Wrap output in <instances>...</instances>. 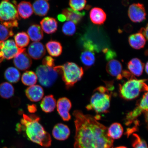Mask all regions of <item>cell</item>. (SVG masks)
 Instances as JSON below:
<instances>
[{
	"label": "cell",
	"instance_id": "1",
	"mask_svg": "<svg viewBox=\"0 0 148 148\" xmlns=\"http://www.w3.org/2000/svg\"><path fill=\"white\" fill-rule=\"evenodd\" d=\"M75 134L74 148H112L114 140L107 134L108 128L95 116L79 110L73 112Z\"/></svg>",
	"mask_w": 148,
	"mask_h": 148
},
{
	"label": "cell",
	"instance_id": "2",
	"mask_svg": "<svg viewBox=\"0 0 148 148\" xmlns=\"http://www.w3.org/2000/svg\"><path fill=\"white\" fill-rule=\"evenodd\" d=\"M40 118L36 115L23 114L21 124L17 125L16 130L25 131L28 138L33 143L49 147L51 145V136L40 124Z\"/></svg>",
	"mask_w": 148,
	"mask_h": 148
},
{
	"label": "cell",
	"instance_id": "3",
	"mask_svg": "<svg viewBox=\"0 0 148 148\" xmlns=\"http://www.w3.org/2000/svg\"><path fill=\"white\" fill-rule=\"evenodd\" d=\"M111 88L100 86L94 90L90 103L86 107L88 110H93L97 114L107 113L110 106L112 92Z\"/></svg>",
	"mask_w": 148,
	"mask_h": 148
},
{
	"label": "cell",
	"instance_id": "4",
	"mask_svg": "<svg viewBox=\"0 0 148 148\" xmlns=\"http://www.w3.org/2000/svg\"><path fill=\"white\" fill-rule=\"evenodd\" d=\"M127 79V81L119 86L120 95L123 99L131 100L138 97L142 92L147 91V79H138L134 75Z\"/></svg>",
	"mask_w": 148,
	"mask_h": 148
},
{
	"label": "cell",
	"instance_id": "5",
	"mask_svg": "<svg viewBox=\"0 0 148 148\" xmlns=\"http://www.w3.org/2000/svg\"><path fill=\"white\" fill-rule=\"evenodd\" d=\"M54 69L62 76L66 88L69 89L80 80L84 75L82 67L73 62H67L62 65L55 66Z\"/></svg>",
	"mask_w": 148,
	"mask_h": 148
},
{
	"label": "cell",
	"instance_id": "6",
	"mask_svg": "<svg viewBox=\"0 0 148 148\" xmlns=\"http://www.w3.org/2000/svg\"><path fill=\"white\" fill-rule=\"evenodd\" d=\"M20 18L15 1L3 0L0 3V21L5 26L12 29L17 27Z\"/></svg>",
	"mask_w": 148,
	"mask_h": 148
},
{
	"label": "cell",
	"instance_id": "7",
	"mask_svg": "<svg viewBox=\"0 0 148 148\" xmlns=\"http://www.w3.org/2000/svg\"><path fill=\"white\" fill-rule=\"evenodd\" d=\"M53 67L42 65L37 68L36 75L42 86L50 87L57 80L59 74Z\"/></svg>",
	"mask_w": 148,
	"mask_h": 148
},
{
	"label": "cell",
	"instance_id": "8",
	"mask_svg": "<svg viewBox=\"0 0 148 148\" xmlns=\"http://www.w3.org/2000/svg\"><path fill=\"white\" fill-rule=\"evenodd\" d=\"M1 49L3 58L7 60L14 58L18 53L25 50L18 47L14 40H11L3 42Z\"/></svg>",
	"mask_w": 148,
	"mask_h": 148
},
{
	"label": "cell",
	"instance_id": "9",
	"mask_svg": "<svg viewBox=\"0 0 148 148\" xmlns=\"http://www.w3.org/2000/svg\"><path fill=\"white\" fill-rule=\"evenodd\" d=\"M128 15L131 21L134 23H140L146 19L147 13L144 5L138 3H133L130 6Z\"/></svg>",
	"mask_w": 148,
	"mask_h": 148
},
{
	"label": "cell",
	"instance_id": "10",
	"mask_svg": "<svg viewBox=\"0 0 148 148\" xmlns=\"http://www.w3.org/2000/svg\"><path fill=\"white\" fill-rule=\"evenodd\" d=\"M57 112L64 121H67L71 119L69 111L72 107V103L69 99L66 97L60 98L56 103Z\"/></svg>",
	"mask_w": 148,
	"mask_h": 148
},
{
	"label": "cell",
	"instance_id": "11",
	"mask_svg": "<svg viewBox=\"0 0 148 148\" xmlns=\"http://www.w3.org/2000/svg\"><path fill=\"white\" fill-rule=\"evenodd\" d=\"M14 63L18 69L24 71L28 69L31 67L32 62L31 57L25 50L14 57Z\"/></svg>",
	"mask_w": 148,
	"mask_h": 148
},
{
	"label": "cell",
	"instance_id": "12",
	"mask_svg": "<svg viewBox=\"0 0 148 148\" xmlns=\"http://www.w3.org/2000/svg\"><path fill=\"white\" fill-rule=\"evenodd\" d=\"M28 53L29 57L34 60H40L45 54V47L41 42H34L29 46Z\"/></svg>",
	"mask_w": 148,
	"mask_h": 148
},
{
	"label": "cell",
	"instance_id": "13",
	"mask_svg": "<svg viewBox=\"0 0 148 148\" xmlns=\"http://www.w3.org/2000/svg\"><path fill=\"white\" fill-rule=\"evenodd\" d=\"M106 69L107 73L112 77H116L118 80L122 79L121 74L123 72V66L119 61L111 60L107 63Z\"/></svg>",
	"mask_w": 148,
	"mask_h": 148
},
{
	"label": "cell",
	"instance_id": "14",
	"mask_svg": "<svg viewBox=\"0 0 148 148\" xmlns=\"http://www.w3.org/2000/svg\"><path fill=\"white\" fill-rule=\"evenodd\" d=\"M25 95L29 100L38 102L41 100L44 95L42 87L38 85L29 86L25 90Z\"/></svg>",
	"mask_w": 148,
	"mask_h": 148
},
{
	"label": "cell",
	"instance_id": "15",
	"mask_svg": "<svg viewBox=\"0 0 148 148\" xmlns=\"http://www.w3.org/2000/svg\"><path fill=\"white\" fill-rule=\"evenodd\" d=\"M70 134V129L67 125L62 123L57 124L53 127V136L57 140H64L69 138Z\"/></svg>",
	"mask_w": 148,
	"mask_h": 148
},
{
	"label": "cell",
	"instance_id": "16",
	"mask_svg": "<svg viewBox=\"0 0 148 148\" xmlns=\"http://www.w3.org/2000/svg\"><path fill=\"white\" fill-rule=\"evenodd\" d=\"M90 17L92 23L100 25L104 23L107 16L106 13L102 9L99 7H94L90 11Z\"/></svg>",
	"mask_w": 148,
	"mask_h": 148
},
{
	"label": "cell",
	"instance_id": "17",
	"mask_svg": "<svg viewBox=\"0 0 148 148\" xmlns=\"http://www.w3.org/2000/svg\"><path fill=\"white\" fill-rule=\"evenodd\" d=\"M42 30L47 34L54 33L57 30L58 23L56 20L53 18H44L40 22Z\"/></svg>",
	"mask_w": 148,
	"mask_h": 148
},
{
	"label": "cell",
	"instance_id": "18",
	"mask_svg": "<svg viewBox=\"0 0 148 148\" xmlns=\"http://www.w3.org/2000/svg\"><path fill=\"white\" fill-rule=\"evenodd\" d=\"M144 64L140 59L134 58L127 64V68L133 75L139 77L143 73Z\"/></svg>",
	"mask_w": 148,
	"mask_h": 148
},
{
	"label": "cell",
	"instance_id": "19",
	"mask_svg": "<svg viewBox=\"0 0 148 148\" xmlns=\"http://www.w3.org/2000/svg\"><path fill=\"white\" fill-rule=\"evenodd\" d=\"M128 40L130 45L136 49H140L144 47L147 41L145 37L140 33L131 35L129 37Z\"/></svg>",
	"mask_w": 148,
	"mask_h": 148
},
{
	"label": "cell",
	"instance_id": "20",
	"mask_svg": "<svg viewBox=\"0 0 148 148\" xmlns=\"http://www.w3.org/2000/svg\"><path fill=\"white\" fill-rule=\"evenodd\" d=\"M18 15L23 19H26L32 16L33 12V7L28 1H23L17 5Z\"/></svg>",
	"mask_w": 148,
	"mask_h": 148
},
{
	"label": "cell",
	"instance_id": "21",
	"mask_svg": "<svg viewBox=\"0 0 148 148\" xmlns=\"http://www.w3.org/2000/svg\"><path fill=\"white\" fill-rule=\"evenodd\" d=\"M33 12L37 15L44 16L46 15L49 9V5L45 0H36L33 5Z\"/></svg>",
	"mask_w": 148,
	"mask_h": 148
},
{
	"label": "cell",
	"instance_id": "22",
	"mask_svg": "<svg viewBox=\"0 0 148 148\" xmlns=\"http://www.w3.org/2000/svg\"><path fill=\"white\" fill-rule=\"evenodd\" d=\"M62 14L66 16V20L71 21L75 24L80 22L85 14L84 12H80L70 8H66L62 11Z\"/></svg>",
	"mask_w": 148,
	"mask_h": 148
},
{
	"label": "cell",
	"instance_id": "23",
	"mask_svg": "<svg viewBox=\"0 0 148 148\" xmlns=\"http://www.w3.org/2000/svg\"><path fill=\"white\" fill-rule=\"evenodd\" d=\"M56 101L52 95L45 96L42 99L40 106L42 111L46 113L53 112L56 107Z\"/></svg>",
	"mask_w": 148,
	"mask_h": 148
},
{
	"label": "cell",
	"instance_id": "24",
	"mask_svg": "<svg viewBox=\"0 0 148 148\" xmlns=\"http://www.w3.org/2000/svg\"><path fill=\"white\" fill-rule=\"evenodd\" d=\"M27 34L31 40L34 42H38L43 38V33L41 27L38 25L30 26L27 30Z\"/></svg>",
	"mask_w": 148,
	"mask_h": 148
},
{
	"label": "cell",
	"instance_id": "25",
	"mask_svg": "<svg viewBox=\"0 0 148 148\" xmlns=\"http://www.w3.org/2000/svg\"><path fill=\"white\" fill-rule=\"evenodd\" d=\"M46 47L48 53L52 56L58 57L62 53V46L58 41L51 40L46 44Z\"/></svg>",
	"mask_w": 148,
	"mask_h": 148
},
{
	"label": "cell",
	"instance_id": "26",
	"mask_svg": "<svg viewBox=\"0 0 148 148\" xmlns=\"http://www.w3.org/2000/svg\"><path fill=\"white\" fill-rule=\"evenodd\" d=\"M148 112L145 111L140 105L137 103V106L134 110L127 114L126 118L125 124L127 125H131L137 118L139 116L143 113L146 114H148Z\"/></svg>",
	"mask_w": 148,
	"mask_h": 148
},
{
	"label": "cell",
	"instance_id": "27",
	"mask_svg": "<svg viewBox=\"0 0 148 148\" xmlns=\"http://www.w3.org/2000/svg\"><path fill=\"white\" fill-rule=\"evenodd\" d=\"M123 132V127L119 123H112L107 130V134L108 136L113 140L121 138Z\"/></svg>",
	"mask_w": 148,
	"mask_h": 148
},
{
	"label": "cell",
	"instance_id": "28",
	"mask_svg": "<svg viewBox=\"0 0 148 148\" xmlns=\"http://www.w3.org/2000/svg\"><path fill=\"white\" fill-rule=\"evenodd\" d=\"M80 58L82 63L86 68L90 67L95 63V57L93 51L85 50L81 53Z\"/></svg>",
	"mask_w": 148,
	"mask_h": 148
},
{
	"label": "cell",
	"instance_id": "29",
	"mask_svg": "<svg viewBox=\"0 0 148 148\" xmlns=\"http://www.w3.org/2000/svg\"><path fill=\"white\" fill-rule=\"evenodd\" d=\"M20 73L16 68L9 67L5 70L4 74L5 77L8 82L12 83H16L18 82L20 78Z\"/></svg>",
	"mask_w": 148,
	"mask_h": 148
},
{
	"label": "cell",
	"instance_id": "30",
	"mask_svg": "<svg viewBox=\"0 0 148 148\" xmlns=\"http://www.w3.org/2000/svg\"><path fill=\"white\" fill-rule=\"evenodd\" d=\"M14 92V87L10 83L4 82L0 84V96L3 99H8L12 97Z\"/></svg>",
	"mask_w": 148,
	"mask_h": 148
},
{
	"label": "cell",
	"instance_id": "31",
	"mask_svg": "<svg viewBox=\"0 0 148 148\" xmlns=\"http://www.w3.org/2000/svg\"><path fill=\"white\" fill-rule=\"evenodd\" d=\"M36 74L32 71H26L22 76V82L25 86H30L35 85L38 80Z\"/></svg>",
	"mask_w": 148,
	"mask_h": 148
},
{
	"label": "cell",
	"instance_id": "32",
	"mask_svg": "<svg viewBox=\"0 0 148 148\" xmlns=\"http://www.w3.org/2000/svg\"><path fill=\"white\" fill-rule=\"evenodd\" d=\"M14 39L16 45L20 49H24L29 43V37L25 32L18 33L14 36Z\"/></svg>",
	"mask_w": 148,
	"mask_h": 148
},
{
	"label": "cell",
	"instance_id": "33",
	"mask_svg": "<svg viewBox=\"0 0 148 148\" xmlns=\"http://www.w3.org/2000/svg\"><path fill=\"white\" fill-rule=\"evenodd\" d=\"M75 24L71 21H68L62 26V30L64 34L66 36H73L76 31Z\"/></svg>",
	"mask_w": 148,
	"mask_h": 148
},
{
	"label": "cell",
	"instance_id": "34",
	"mask_svg": "<svg viewBox=\"0 0 148 148\" xmlns=\"http://www.w3.org/2000/svg\"><path fill=\"white\" fill-rule=\"evenodd\" d=\"M14 34L12 29L0 24V42H4Z\"/></svg>",
	"mask_w": 148,
	"mask_h": 148
},
{
	"label": "cell",
	"instance_id": "35",
	"mask_svg": "<svg viewBox=\"0 0 148 148\" xmlns=\"http://www.w3.org/2000/svg\"><path fill=\"white\" fill-rule=\"evenodd\" d=\"M86 3V0H69V5L73 10L79 12L85 8Z\"/></svg>",
	"mask_w": 148,
	"mask_h": 148
},
{
	"label": "cell",
	"instance_id": "36",
	"mask_svg": "<svg viewBox=\"0 0 148 148\" xmlns=\"http://www.w3.org/2000/svg\"><path fill=\"white\" fill-rule=\"evenodd\" d=\"M132 146L134 148H147V143L136 134H133Z\"/></svg>",
	"mask_w": 148,
	"mask_h": 148
},
{
	"label": "cell",
	"instance_id": "37",
	"mask_svg": "<svg viewBox=\"0 0 148 148\" xmlns=\"http://www.w3.org/2000/svg\"><path fill=\"white\" fill-rule=\"evenodd\" d=\"M54 61V59L51 57L46 56L42 60V65L53 67L55 66Z\"/></svg>",
	"mask_w": 148,
	"mask_h": 148
},
{
	"label": "cell",
	"instance_id": "38",
	"mask_svg": "<svg viewBox=\"0 0 148 148\" xmlns=\"http://www.w3.org/2000/svg\"><path fill=\"white\" fill-rule=\"evenodd\" d=\"M103 52L106 53V58L107 60L110 61L113 60L116 56L115 52L111 50H108L107 49H105Z\"/></svg>",
	"mask_w": 148,
	"mask_h": 148
},
{
	"label": "cell",
	"instance_id": "39",
	"mask_svg": "<svg viewBox=\"0 0 148 148\" xmlns=\"http://www.w3.org/2000/svg\"><path fill=\"white\" fill-rule=\"evenodd\" d=\"M139 33H141L145 37L146 40H148V25L147 24L146 27H142L139 31Z\"/></svg>",
	"mask_w": 148,
	"mask_h": 148
},
{
	"label": "cell",
	"instance_id": "40",
	"mask_svg": "<svg viewBox=\"0 0 148 148\" xmlns=\"http://www.w3.org/2000/svg\"><path fill=\"white\" fill-rule=\"evenodd\" d=\"M57 18L59 21L62 22H64L66 20V16L62 14H59L57 16Z\"/></svg>",
	"mask_w": 148,
	"mask_h": 148
},
{
	"label": "cell",
	"instance_id": "41",
	"mask_svg": "<svg viewBox=\"0 0 148 148\" xmlns=\"http://www.w3.org/2000/svg\"><path fill=\"white\" fill-rule=\"evenodd\" d=\"M28 110L29 112H36V106H34V105H30L28 107Z\"/></svg>",
	"mask_w": 148,
	"mask_h": 148
},
{
	"label": "cell",
	"instance_id": "42",
	"mask_svg": "<svg viewBox=\"0 0 148 148\" xmlns=\"http://www.w3.org/2000/svg\"><path fill=\"white\" fill-rule=\"evenodd\" d=\"M3 42H0V63L2 62L3 59V58L2 56L1 53V48L2 45V44H3Z\"/></svg>",
	"mask_w": 148,
	"mask_h": 148
},
{
	"label": "cell",
	"instance_id": "43",
	"mask_svg": "<svg viewBox=\"0 0 148 148\" xmlns=\"http://www.w3.org/2000/svg\"><path fill=\"white\" fill-rule=\"evenodd\" d=\"M148 62H147V64H145V71L147 73V74L148 73Z\"/></svg>",
	"mask_w": 148,
	"mask_h": 148
},
{
	"label": "cell",
	"instance_id": "44",
	"mask_svg": "<svg viewBox=\"0 0 148 148\" xmlns=\"http://www.w3.org/2000/svg\"><path fill=\"white\" fill-rule=\"evenodd\" d=\"M127 148V147H123V146H121V147H116V148Z\"/></svg>",
	"mask_w": 148,
	"mask_h": 148
},
{
	"label": "cell",
	"instance_id": "45",
	"mask_svg": "<svg viewBox=\"0 0 148 148\" xmlns=\"http://www.w3.org/2000/svg\"><path fill=\"white\" fill-rule=\"evenodd\" d=\"M46 1H48V0H45Z\"/></svg>",
	"mask_w": 148,
	"mask_h": 148
}]
</instances>
